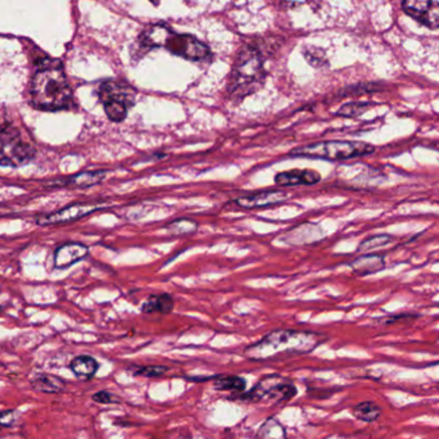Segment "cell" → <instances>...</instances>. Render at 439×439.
Segmentation results:
<instances>
[{
	"label": "cell",
	"instance_id": "6da1fadb",
	"mask_svg": "<svg viewBox=\"0 0 439 439\" xmlns=\"http://www.w3.org/2000/svg\"><path fill=\"white\" fill-rule=\"evenodd\" d=\"M325 339V335L313 331H271L260 342L247 347L244 355L252 361H269L287 356L306 355L313 351Z\"/></svg>",
	"mask_w": 439,
	"mask_h": 439
},
{
	"label": "cell",
	"instance_id": "7a4b0ae2",
	"mask_svg": "<svg viewBox=\"0 0 439 439\" xmlns=\"http://www.w3.org/2000/svg\"><path fill=\"white\" fill-rule=\"evenodd\" d=\"M31 103L41 111H62L72 106L74 96L61 65L47 62L41 66L30 87Z\"/></svg>",
	"mask_w": 439,
	"mask_h": 439
},
{
	"label": "cell",
	"instance_id": "3957f363",
	"mask_svg": "<svg viewBox=\"0 0 439 439\" xmlns=\"http://www.w3.org/2000/svg\"><path fill=\"white\" fill-rule=\"evenodd\" d=\"M145 43L152 47H165L171 53L190 61H206L211 57L210 48L191 35H179L163 26H153L145 33Z\"/></svg>",
	"mask_w": 439,
	"mask_h": 439
},
{
	"label": "cell",
	"instance_id": "277c9868",
	"mask_svg": "<svg viewBox=\"0 0 439 439\" xmlns=\"http://www.w3.org/2000/svg\"><path fill=\"white\" fill-rule=\"evenodd\" d=\"M374 152V147L362 142L347 140H328L312 143L291 150V156L316 158L326 161H347L357 157L367 156Z\"/></svg>",
	"mask_w": 439,
	"mask_h": 439
},
{
	"label": "cell",
	"instance_id": "5b68a950",
	"mask_svg": "<svg viewBox=\"0 0 439 439\" xmlns=\"http://www.w3.org/2000/svg\"><path fill=\"white\" fill-rule=\"evenodd\" d=\"M264 77V65L261 55L253 48L243 49L238 57L237 65L231 76L229 91L242 98L253 93Z\"/></svg>",
	"mask_w": 439,
	"mask_h": 439
},
{
	"label": "cell",
	"instance_id": "8992f818",
	"mask_svg": "<svg viewBox=\"0 0 439 439\" xmlns=\"http://www.w3.org/2000/svg\"><path fill=\"white\" fill-rule=\"evenodd\" d=\"M34 157V147L22 138L17 128H0V167H20Z\"/></svg>",
	"mask_w": 439,
	"mask_h": 439
},
{
	"label": "cell",
	"instance_id": "52a82bcc",
	"mask_svg": "<svg viewBox=\"0 0 439 439\" xmlns=\"http://www.w3.org/2000/svg\"><path fill=\"white\" fill-rule=\"evenodd\" d=\"M296 394L297 388L288 379L282 378L279 375H270L260 380L250 392H237L229 399L240 402H260L265 399L288 401Z\"/></svg>",
	"mask_w": 439,
	"mask_h": 439
},
{
	"label": "cell",
	"instance_id": "ba28073f",
	"mask_svg": "<svg viewBox=\"0 0 439 439\" xmlns=\"http://www.w3.org/2000/svg\"><path fill=\"white\" fill-rule=\"evenodd\" d=\"M103 204L101 203H76L68 206L66 209L49 213L38 218L39 225H57V223H67L76 221L82 217L88 216L95 211L101 210Z\"/></svg>",
	"mask_w": 439,
	"mask_h": 439
},
{
	"label": "cell",
	"instance_id": "9c48e42d",
	"mask_svg": "<svg viewBox=\"0 0 439 439\" xmlns=\"http://www.w3.org/2000/svg\"><path fill=\"white\" fill-rule=\"evenodd\" d=\"M404 9L429 28H439V3L435 0H404Z\"/></svg>",
	"mask_w": 439,
	"mask_h": 439
},
{
	"label": "cell",
	"instance_id": "30bf717a",
	"mask_svg": "<svg viewBox=\"0 0 439 439\" xmlns=\"http://www.w3.org/2000/svg\"><path fill=\"white\" fill-rule=\"evenodd\" d=\"M287 199V193L284 190H265L260 193H255L250 196L238 198L235 204L243 210H256L275 206L284 202Z\"/></svg>",
	"mask_w": 439,
	"mask_h": 439
},
{
	"label": "cell",
	"instance_id": "8fae6325",
	"mask_svg": "<svg viewBox=\"0 0 439 439\" xmlns=\"http://www.w3.org/2000/svg\"><path fill=\"white\" fill-rule=\"evenodd\" d=\"M99 96L101 103L107 101H118L126 104L131 109L135 103V90L130 88L128 84L118 82H104L99 89Z\"/></svg>",
	"mask_w": 439,
	"mask_h": 439
},
{
	"label": "cell",
	"instance_id": "7c38bea8",
	"mask_svg": "<svg viewBox=\"0 0 439 439\" xmlns=\"http://www.w3.org/2000/svg\"><path fill=\"white\" fill-rule=\"evenodd\" d=\"M321 180V176L315 170H291L283 171L275 176V183L279 187H298L315 185Z\"/></svg>",
	"mask_w": 439,
	"mask_h": 439
},
{
	"label": "cell",
	"instance_id": "4fadbf2b",
	"mask_svg": "<svg viewBox=\"0 0 439 439\" xmlns=\"http://www.w3.org/2000/svg\"><path fill=\"white\" fill-rule=\"evenodd\" d=\"M88 247L80 243H67L55 250V265L57 269H67L88 256Z\"/></svg>",
	"mask_w": 439,
	"mask_h": 439
},
{
	"label": "cell",
	"instance_id": "5bb4252c",
	"mask_svg": "<svg viewBox=\"0 0 439 439\" xmlns=\"http://www.w3.org/2000/svg\"><path fill=\"white\" fill-rule=\"evenodd\" d=\"M107 175H109V171H104V170L85 171V172H80L77 175L68 177L65 182H62V185L77 188V189H84V188H90L93 185L101 183Z\"/></svg>",
	"mask_w": 439,
	"mask_h": 439
},
{
	"label": "cell",
	"instance_id": "9a60e30c",
	"mask_svg": "<svg viewBox=\"0 0 439 439\" xmlns=\"http://www.w3.org/2000/svg\"><path fill=\"white\" fill-rule=\"evenodd\" d=\"M384 258L379 255L365 253L364 256L358 257L351 264V267L358 275H369L375 274L384 269Z\"/></svg>",
	"mask_w": 439,
	"mask_h": 439
},
{
	"label": "cell",
	"instance_id": "2e32d148",
	"mask_svg": "<svg viewBox=\"0 0 439 439\" xmlns=\"http://www.w3.org/2000/svg\"><path fill=\"white\" fill-rule=\"evenodd\" d=\"M98 367H99V364L96 362V360L90 356H77L70 364L71 372L82 380H89L93 378L98 372Z\"/></svg>",
	"mask_w": 439,
	"mask_h": 439
},
{
	"label": "cell",
	"instance_id": "e0dca14e",
	"mask_svg": "<svg viewBox=\"0 0 439 439\" xmlns=\"http://www.w3.org/2000/svg\"><path fill=\"white\" fill-rule=\"evenodd\" d=\"M33 388L43 393H61L66 388V382L63 379L49 375V374H40L31 382Z\"/></svg>",
	"mask_w": 439,
	"mask_h": 439
},
{
	"label": "cell",
	"instance_id": "ac0fdd59",
	"mask_svg": "<svg viewBox=\"0 0 439 439\" xmlns=\"http://www.w3.org/2000/svg\"><path fill=\"white\" fill-rule=\"evenodd\" d=\"M175 307L174 299L169 294H158V296H150L147 299V302H144L142 306V311L144 313H153V312H160V313H170L172 312Z\"/></svg>",
	"mask_w": 439,
	"mask_h": 439
},
{
	"label": "cell",
	"instance_id": "d6986e66",
	"mask_svg": "<svg viewBox=\"0 0 439 439\" xmlns=\"http://www.w3.org/2000/svg\"><path fill=\"white\" fill-rule=\"evenodd\" d=\"M256 439H288L287 430L275 418L265 420L256 434Z\"/></svg>",
	"mask_w": 439,
	"mask_h": 439
},
{
	"label": "cell",
	"instance_id": "ffe728a7",
	"mask_svg": "<svg viewBox=\"0 0 439 439\" xmlns=\"http://www.w3.org/2000/svg\"><path fill=\"white\" fill-rule=\"evenodd\" d=\"M352 413L356 419L365 421V423H372L382 415V409L372 401H365V402H361L357 406H355L353 410H352Z\"/></svg>",
	"mask_w": 439,
	"mask_h": 439
},
{
	"label": "cell",
	"instance_id": "44dd1931",
	"mask_svg": "<svg viewBox=\"0 0 439 439\" xmlns=\"http://www.w3.org/2000/svg\"><path fill=\"white\" fill-rule=\"evenodd\" d=\"M166 229L169 231V234L174 237H183V235H189V234L196 233L198 223L191 218H177L172 223H170L166 226Z\"/></svg>",
	"mask_w": 439,
	"mask_h": 439
},
{
	"label": "cell",
	"instance_id": "7402d4cb",
	"mask_svg": "<svg viewBox=\"0 0 439 439\" xmlns=\"http://www.w3.org/2000/svg\"><path fill=\"white\" fill-rule=\"evenodd\" d=\"M213 387L217 391H234L244 392L247 382L240 377H220L213 382Z\"/></svg>",
	"mask_w": 439,
	"mask_h": 439
},
{
	"label": "cell",
	"instance_id": "603a6c76",
	"mask_svg": "<svg viewBox=\"0 0 439 439\" xmlns=\"http://www.w3.org/2000/svg\"><path fill=\"white\" fill-rule=\"evenodd\" d=\"M103 106H104L106 115L111 121L113 122L123 121L130 109L126 104L118 103V101H107V103H103Z\"/></svg>",
	"mask_w": 439,
	"mask_h": 439
},
{
	"label": "cell",
	"instance_id": "cb8c5ba5",
	"mask_svg": "<svg viewBox=\"0 0 439 439\" xmlns=\"http://www.w3.org/2000/svg\"><path fill=\"white\" fill-rule=\"evenodd\" d=\"M392 242V237L389 235H375V237L369 238L360 244L358 250L364 252V253H372L375 250L385 248L388 244Z\"/></svg>",
	"mask_w": 439,
	"mask_h": 439
},
{
	"label": "cell",
	"instance_id": "d4e9b609",
	"mask_svg": "<svg viewBox=\"0 0 439 439\" xmlns=\"http://www.w3.org/2000/svg\"><path fill=\"white\" fill-rule=\"evenodd\" d=\"M130 370L133 372V375H135V377L157 378V377H162L166 372H169V367L161 365L135 366V367H133Z\"/></svg>",
	"mask_w": 439,
	"mask_h": 439
},
{
	"label": "cell",
	"instance_id": "484cf974",
	"mask_svg": "<svg viewBox=\"0 0 439 439\" xmlns=\"http://www.w3.org/2000/svg\"><path fill=\"white\" fill-rule=\"evenodd\" d=\"M369 107H370L369 103L352 101V103L345 104L342 109H339L337 115L347 117V118H352V117H357V116L362 115Z\"/></svg>",
	"mask_w": 439,
	"mask_h": 439
},
{
	"label": "cell",
	"instance_id": "4316f807",
	"mask_svg": "<svg viewBox=\"0 0 439 439\" xmlns=\"http://www.w3.org/2000/svg\"><path fill=\"white\" fill-rule=\"evenodd\" d=\"M93 399L98 404L101 405H111V404H120V399L107 391H101V392L95 393L93 396Z\"/></svg>",
	"mask_w": 439,
	"mask_h": 439
},
{
	"label": "cell",
	"instance_id": "83f0119b",
	"mask_svg": "<svg viewBox=\"0 0 439 439\" xmlns=\"http://www.w3.org/2000/svg\"><path fill=\"white\" fill-rule=\"evenodd\" d=\"M18 412L16 410H6L0 411V426H13L18 420Z\"/></svg>",
	"mask_w": 439,
	"mask_h": 439
},
{
	"label": "cell",
	"instance_id": "f1b7e54d",
	"mask_svg": "<svg viewBox=\"0 0 439 439\" xmlns=\"http://www.w3.org/2000/svg\"><path fill=\"white\" fill-rule=\"evenodd\" d=\"M380 90V85L378 84H361L357 87L347 89L345 94H364V93H372Z\"/></svg>",
	"mask_w": 439,
	"mask_h": 439
},
{
	"label": "cell",
	"instance_id": "f546056e",
	"mask_svg": "<svg viewBox=\"0 0 439 439\" xmlns=\"http://www.w3.org/2000/svg\"><path fill=\"white\" fill-rule=\"evenodd\" d=\"M152 1H153L155 4H158V3H160V0H152Z\"/></svg>",
	"mask_w": 439,
	"mask_h": 439
}]
</instances>
